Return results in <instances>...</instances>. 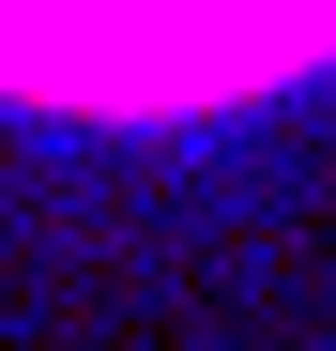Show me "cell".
<instances>
[{"mask_svg":"<svg viewBox=\"0 0 336 351\" xmlns=\"http://www.w3.org/2000/svg\"><path fill=\"white\" fill-rule=\"evenodd\" d=\"M336 62V0H0V107L214 123Z\"/></svg>","mask_w":336,"mask_h":351,"instance_id":"cell-1","label":"cell"}]
</instances>
